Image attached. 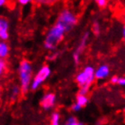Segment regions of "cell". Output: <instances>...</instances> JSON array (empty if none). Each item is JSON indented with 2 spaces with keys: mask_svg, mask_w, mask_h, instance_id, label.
Here are the masks:
<instances>
[{
  "mask_svg": "<svg viewBox=\"0 0 125 125\" xmlns=\"http://www.w3.org/2000/svg\"><path fill=\"white\" fill-rule=\"evenodd\" d=\"M66 31L62 25L55 23L51 28L48 30L44 40V47L47 50L54 51L57 46L61 44V42L64 38Z\"/></svg>",
  "mask_w": 125,
  "mask_h": 125,
  "instance_id": "obj_1",
  "label": "cell"
},
{
  "mask_svg": "<svg viewBox=\"0 0 125 125\" xmlns=\"http://www.w3.org/2000/svg\"><path fill=\"white\" fill-rule=\"evenodd\" d=\"M17 72H18V78L22 94H26L31 87L33 78H34L31 62L26 59L21 60V62L18 64Z\"/></svg>",
  "mask_w": 125,
  "mask_h": 125,
  "instance_id": "obj_2",
  "label": "cell"
},
{
  "mask_svg": "<svg viewBox=\"0 0 125 125\" xmlns=\"http://www.w3.org/2000/svg\"><path fill=\"white\" fill-rule=\"evenodd\" d=\"M94 73H95V69L91 65H87L76 74L75 81L80 86L79 94L87 95L88 92L90 91L92 83L95 79Z\"/></svg>",
  "mask_w": 125,
  "mask_h": 125,
  "instance_id": "obj_3",
  "label": "cell"
},
{
  "mask_svg": "<svg viewBox=\"0 0 125 125\" xmlns=\"http://www.w3.org/2000/svg\"><path fill=\"white\" fill-rule=\"evenodd\" d=\"M65 29L66 32L71 31L78 23V18L74 13L69 8L62 9L58 15L56 22Z\"/></svg>",
  "mask_w": 125,
  "mask_h": 125,
  "instance_id": "obj_4",
  "label": "cell"
},
{
  "mask_svg": "<svg viewBox=\"0 0 125 125\" xmlns=\"http://www.w3.org/2000/svg\"><path fill=\"white\" fill-rule=\"evenodd\" d=\"M51 73H52V71H51V68L49 65L44 64V65L41 66L40 69L37 71V73L34 74L30 89L33 91L39 89L44 82L50 77Z\"/></svg>",
  "mask_w": 125,
  "mask_h": 125,
  "instance_id": "obj_5",
  "label": "cell"
},
{
  "mask_svg": "<svg viewBox=\"0 0 125 125\" xmlns=\"http://www.w3.org/2000/svg\"><path fill=\"white\" fill-rule=\"evenodd\" d=\"M89 36H90L89 32H86V33L83 34V35L82 36L81 40H80V42H79L78 45H77V47H76V49H75L73 53V62H74L75 64H78L79 62H80L81 54L83 53V52L84 51L85 47H86V44H87Z\"/></svg>",
  "mask_w": 125,
  "mask_h": 125,
  "instance_id": "obj_6",
  "label": "cell"
},
{
  "mask_svg": "<svg viewBox=\"0 0 125 125\" xmlns=\"http://www.w3.org/2000/svg\"><path fill=\"white\" fill-rule=\"evenodd\" d=\"M56 103V95L53 93H46L44 94L40 100V105L44 111L52 109Z\"/></svg>",
  "mask_w": 125,
  "mask_h": 125,
  "instance_id": "obj_7",
  "label": "cell"
},
{
  "mask_svg": "<svg viewBox=\"0 0 125 125\" xmlns=\"http://www.w3.org/2000/svg\"><path fill=\"white\" fill-rule=\"evenodd\" d=\"M0 38L4 42L9 38V22L5 17L0 18Z\"/></svg>",
  "mask_w": 125,
  "mask_h": 125,
  "instance_id": "obj_8",
  "label": "cell"
},
{
  "mask_svg": "<svg viewBox=\"0 0 125 125\" xmlns=\"http://www.w3.org/2000/svg\"><path fill=\"white\" fill-rule=\"evenodd\" d=\"M111 70H110L109 65L107 64H101L99 67H97L95 69V79L97 80H103L106 79L108 76L110 75Z\"/></svg>",
  "mask_w": 125,
  "mask_h": 125,
  "instance_id": "obj_9",
  "label": "cell"
},
{
  "mask_svg": "<svg viewBox=\"0 0 125 125\" xmlns=\"http://www.w3.org/2000/svg\"><path fill=\"white\" fill-rule=\"evenodd\" d=\"M9 52L10 47L7 44V43L4 42V41H1V43H0V57H1V59H6V57L8 56Z\"/></svg>",
  "mask_w": 125,
  "mask_h": 125,
  "instance_id": "obj_10",
  "label": "cell"
},
{
  "mask_svg": "<svg viewBox=\"0 0 125 125\" xmlns=\"http://www.w3.org/2000/svg\"><path fill=\"white\" fill-rule=\"evenodd\" d=\"M75 103L79 104L80 106L83 108V107H85L89 103V98H88L87 95H83V94H77L76 96V100H75Z\"/></svg>",
  "mask_w": 125,
  "mask_h": 125,
  "instance_id": "obj_11",
  "label": "cell"
},
{
  "mask_svg": "<svg viewBox=\"0 0 125 125\" xmlns=\"http://www.w3.org/2000/svg\"><path fill=\"white\" fill-rule=\"evenodd\" d=\"M22 93L21 87L20 85L14 84L11 88V91H10V95H11V99L12 100H16V98L19 96V94Z\"/></svg>",
  "mask_w": 125,
  "mask_h": 125,
  "instance_id": "obj_12",
  "label": "cell"
},
{
  "mask_svg": "<svg viewBox=\"0 0 125 125\" xmlns=\"http://www.w3.org/2000/svg\"><path fill=\"white\" fill-rule=\"evenodd\" d=\"M50 125H61V116L57 112L52 113L50 118Z\"/></svg>",
  "mask_w": 125,
  "mask_h": 125,
  "instance_id": "obj_13",
  "label": "cell"
},
{
  "mask_svg": "<svg viewBox=\"0 0 125 125\" xmlns=\"http://www.w3.org/2000/svg\"><path fill=\"white\" fill-rule=\"evenodd\" d=\"M92 32H93V34L94 35H99L101 33V25H100V23L99 21H94L93 23V25H92Z\"/></svg>",
  "mask_w": 125,
  "mask_h": 125,
  "instance_id": "obj_14",
  "label": "cell"
},
{
  "mask_svg": "<svg viewBox=\"0 0 125 125\" xmlns=\"http://www.w3.org/2000/svg\"><path fill=\"white\" fill-rule=\"evenodd\" d=\"M79 122H80L75 118L74 116H70L66 121L65 125H79Z\"/></svg>",
  "mask_w": 125,
  "mask_h": 125,
  "instance_id": "obj_15",
  "label": "cell"
},
{
  "mask_svg": "<svg viewBox=\"0 0 125 125\" xmlns=\"http://www.w3.org/2000/svg\"><path fill=\"white\" fill-rule=\"evenodd\" d=\"M95 3L97 4V6L99 7L103 8V7H106V6L108 5V1L107 0H96Z\"/></svg>",
  "mask_w": 125,
  "mask_h": 125,
  "instance_id": "obj_16",
  "label": "cell"
},
{
  "mask_svg": "<svg viewBox=\"0 0 125 125\" xmlns=\"http://www.w3.org/2000/svg\"><path fill=\"white\" fill-rule=\"evenodd\" d=\"M6 61L3 59H1V61H0V73L3 74L4 72H6Z\"/></svg>",
  "mask_w": 125,
  "mask_h": 125,
  "instance_id": "obj_17",
  "label": "cell"
},
{
  "mask_svg": "<svg viewBox=\"0 0 125 125\" xmlns=\"http://www.w3.org/2000/svg\"><path fill=\"white\" fill-rule=\"evenodd\" d=\"M58 55H59V53L58 52H54V53H53L52 54H50V55H48L47 56V60L48 61H53V60H55L58 57Z\"/></svg>",
  "mask_w": 125,
  "mask_h": 125,
  "instance_id": "obj_18",
  "label": "cell"
},
{
  "mask_svg": "<svg viewBox=\"0 0 125 125\" xmlns=\"http://www.w3.org/2000/svg\"><path fill=\"white\" fill-rule=\"evenodd\" d=\"M71 109H72L73 112H79V111L82 109V107L80 106L79 104H77L76 103H74L72 106H71Z\"/></svg>",
  "mask_w": 125,
  "mask_h": 125,
  "instance_id": "obj_19",
  "label": "cell"
},
{
  "mask_svg": "<svg viewBox=\"0 0 125 125\" xmlns=\"http://www.w3.org/2000/svg\"><path fill=\"white\" fill-rule=\"evenodd\" d=\"M119 80H120V77L114 75V76H113V77L111 78V83H113V84H118V83H119Z\"/></svg>",
  "mask_w": 125,
  "mask_h": 125,
  "instance_id": "obj_20",
  "label": "cell"
},
{
  "mask_svg": "<svg viewBox=\"0 0 125 125\" xmlns=\"http://www.w3.org/2000/svg\"><path fill=\"white\" fill-rule=\"evenodd\" d=\"M31 2L30 0H18V3L22 6H26L27 4H29Z\"/></svg>",
  "mask_w": 125,
  "mask_h": 125,
  "instance_id": "obj_21",
  "label": "cell"
},
{
  "mask_svg": "<svg viewBox=\"0 0 125 125\" xmlns=\"http://www.w3.org/2000/svg\"><path fill=\"white\" fill-rule=\"evenodd\" d=\"M118 84L121 85V86H125V77H120Z\"/></svg>",
  "mask_w": 125,
  "mask_h": 125,
  "instance_id": "obj_22",
  "label": "cell"
},
{
  "mask_svg": "<svg viewBox=\"0 0 125 125\" xmlns=\"http://www.w3.org/2000/svg\"><path fill=\"white\" fill-rule=\"evenodd\" d=\"M6 0H0V6H6Z\"/></svg>",
  "mask_w": 125,
  "mask_h": 125,
  "instance_id": "obj_23",
  "label": "cell"
},
{
  "mask_svg": "<svg viewBox=\"0 0 125 125\" xmlns=\"http://www.w3.org/2000/svg\"><path fill=\"white\" fill-rule=\"evenodd\" d=\"M122 38L125 41V25L123 26V28H122Z\"/></svg>",
  "mask_w": 125,
  "mask_h": 125,
  "instance_id": "obj_24",
  "label": "cell"
},
{
  "mask_svg": "<svg viewBox=\"0 0 125 125\" xmlns=\"http://www.w3.org/2000/svg\"><path fill=\"white\" fill-rule=\"evenodd\" d=\"M123 22H124V24H125V15H124V16H123Z\"/></svg>",
  "mask_w": 125,
  "mask_h": 125,
  "instance_id": "obj_25",
  "label": "cell"
},
{
  "mask_svg": "<svg viewBox=\"0 0 125 125\" xmlns=\"http://www.w3.org/2000/svg\"><path fill=\"white\" fill-rule=\"evenodd\" d=\"M124 111H125V108H124Z\"/></svg>",
  "mask_w": 125,
  "mask_h": 125,
  "instance_id": "obj_26",
  "label": "cell"
}]
</instances>
